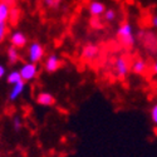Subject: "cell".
I'll return each instance as SVG.
<instances>
[{
  "mask_svg": "<svg viewBox=\"0 0 157 157\" xmlns=\"http://www.w3.org/2000/svg\"><path fill=\"white\" fill-rule=\"evenodd\" d=\"M10 43L13 47H15V48H24V47H27L28 44V38L27 35H25L21 30H14L11 34H10Z\"/></svg>",
  "mask_w": 157,
  "mask_h": 157,
  "instance_id": "5b68a950",
  "label": "cell"
},
{
  "mask_svg": "<svg viewBox=\"0 0 157 157\" xmlns=\"http://www.w3.org/2000/svg\"><path fill=\"white\" fill-rule=\"evenodd\" d=\"M6 54H8V62L10 64H17L20 60V53H19L18 48H15V47L10 45L6 50Z\"/></svg>",
  "mask_w": 157,
  "mask_h": 157,
  "instance_id": "7c38bea8",
  "label": "cell"
},
{
  "mask_svg": "<svg viewBox=\"0 0 157 157\" xmlns=\"http://www.w3.org/2000/svg\"><path fill=\"white\" fill-rule=\"evenodd\" d=\"M153 72H155V74L157 75V62L153 64Z\"/></svg>",
  "mask_w": 157,
  "mask_h": 157,
  "instance_id": "cb8c5ba5",
  "label": "cell"
},
{
  "mask_svg": "<svg viewBox=\"0 0 157 157\" xmlns=\"http://www.w3.org/2000/svg\"><path fill=\"white\" fill-rule=\"evenodd\" d=\"M117 39L121 43V45L126 47V48H131L133 47L136 38L133 34V28L128 21H124L123 24L120 25V28L117 29Z\"/></svg>",
  "mask_w": 157,
  "mask_h": 157,
  "instance_id": "6da1fadb",
  "label": "cell"
},
{
  "mask_svg": "<svg viewBox=\"0 0 157 157\" xmlns=\"http://www.w3.org/2000/svg\"><path fill=\"white\" fill-rule=\"evenodd\" d=\"M106 10H107L106 5L102 2H98V0H92V2L88 4V13L92 18H101V15L103 17Z\"/></svg>",
  "mask_w": 157,
  "mask_h": 157,
  "instance_id": "8992f818",
  "label": "cell"
},
{
  "mask_svg": "<svg viewBox=\"0 0 157 157\" xmlns=\"http://www.w3.org/2000/svg\"><path fill=\"white\" fill-rule=\"evenodd\" d=\"M19 15H20V11L18 8H11V11H10V20L13 21H17L19 19Z\"/></svg>",
  "mask_w": 157,
  "mask_h": 157,
  "instance_id": "ffe728a7",
  "label": "cell"
},
{
  "mask_svg": "<svg viewBox=\"0 0 157 157\" xmlns=\"http://www.w3.org/2000/svg\"><path fill=\"white\" fill-rule=\"evenodd\" d=\"M151 118L155 124H157V103L151 108Z\"/></svg>",
  "mask_w": 157,
  "mask_h": 157,
  "instance_id": "44dd1931",
  "label": "cell"
},
{
  "mask_svg": "<svg viewBox=\"0 0 157 157\" xmlns=\"http://www.w3.org/2000/svg\"><path fill=\"white\" fill-rule=\"evenodd\" d=\"M6 35H8V25H6V23H0V43H3L5 40Z\"/></svg>",
  "mask_w": 157,
  "mask_h": 157,
  "instance_id": "ac0fdd59",
  "label": "cell"
},
{
  "mask_svg": "<svg viewBox=\"0 0 157 157\" xmlns=\"http://www.w3.org/2000/svg\"><path fill=\"white\" fill-rule=\"evenodd\" d=\"M62 67V59L57 54H49L44 60V69L48 73H56Z\"/></svg>",
  "mask_w": 157,
  "mask_h": 157,
  "instance_id": "277c9868",
  "label": "cell"
},
{
  "mask_svg": "<svg viewBox=\"0 0 157 157\" xmlns=\"http://www.w3.org/2000/svg\"><path fill=\"white\" fill-rule=\"evenodd\" d=\"M90 27L94 29H101V28H103V24L99 18H92L90 19Z\"/></svg>",
  "mask_w": 157,
  "mask_h": 157,
  "instance_id": "d6986e66",
  "label": "cell"
},
{
  "mask_svg": "<svg viewBox=\"0 0 157 157\" xmlns=\"http://www.w3.org/2000/svg\"><path fill=\"white\" fill-rule=\"evenodd\" d=\"M10 0H2L0 2V23H6L10 18V11L11 6Z\"/></svg>",
  "mask_w": 157,
  "mask_h": 157,
  "instance_id": "30bf717a",
  "label": "cell"
},
{
  "mask_svg": "<svg viewBox=\"0 0 157 157\" xmlns=\"http://www.w3.org/2000/svg\"><path fill=\"white\" fill-rule=\"evenodd\" d=\"M6 68H5V65L0 63V79H3L4 77H6Z\"/></svg>",
  "mask_w": 157,
  "mask_h": 157,
  "instance_id": "7402d4cb",
  "label": "cell"
},
{
  "mask_svg": "<svg viewBox=\"0 0 157 157\" xmlns=\"http://www.w3.org/2000/svg\"><path fill=\"white\" fill-rule=\"evenodd\" d=\"M42 3L45 8L48 9H53V10H57L60 8V3L62 0H42Z\"/></svg>",
  "mask_w": 157,
  "mask_h": 157,
  "instance_id": "9a60e30c",
  "label": "cell"
},
{
  "mask_svg": "<svg viewBox=\"0 0 157 157\" xmlns=\"http://www.w3.org/2000/svg\"><path fill=\"white\" fill-rule=\"evenodd\" d=\"M54 102H56V99L50 92L42 90V92H39L36 96V103L42 107H52L54 104Z\"/></svg>",
  "mask_w": 157,
  "mask_h": 157,
  "instance_id": "ba28073f",
  "label": "cell"
},
{
  "mask_svg": "<svg viewBox=\"0 0 157 157\" xmlns=\"http://www.w3.org/2000/svg\"><path fill=\"white\" fill-rule=\"evenodd\" d=\"M6 83L8 84H11V86H14L19 82H23V78H21V74L19 71L14 69V71H10L8 74H6Z\"/></svg>",
  "mask_w": 157,
  "mask_h": 157,
  "instance_id": "4fadbf2b",
  "label": "cell"
},
{
  "mask_svg": "<svg viewBox=\"0 0 157 157\" xmlns=\"http://www.w3.org/2000/svg\"><path fill=\"white\" fill-rule=\"evenodd\" d=\"M98 47L96 44H87L82 49V58L86 60H92L98 56Z\"/></svg>",
  "mask_w": 157,
  "mask_h": 157,
  "instance_id": "8fae6325",
  "label": "cell"
},
{
  "mask_svg": "<svg viewBox=\"0 0 157 157\" xmlns=\"http://www.w3.org/2000/svg\"><path fill=\"white\" fill-rule=\"evenodd\" d=\"M25 88H27V83H25L24 81H23V82H19V83H17V84H14V86H11L9 93H8V99H9V102H15V101L24 93Z\"/></svg>",
  "mask_w": 157,
  "mask_h": 157,
  "instance_id": "52a82bcc",
  "label": "cell"
},
{
  "mask_svg": "<svg viewBox=\"0 0 157 157\" xmlns=\"http://www.w3.org/2000/svg\"><path fill=\"white\" fill-rule=\"evenodd\" d=\"M44 57V48L39 42H32L28 47V60L36 64Z\"/></svg>",
  "mask_w": 157,
  "mask_h": 157,
  "instance_id": "3957f363",
  "label": "cell"
},
{
  "mask_svg": "<svg viewBox=\"0 0 157 157\" xmlns=\"http://www.w3.org/2000/svg\"><path fill=\"white\" fill-rule=\"evenodd\" d=\"M151 23H152V25H153L155 28H157V15H153V17H152Z\"/></svg>",
  "mask_w": 157,
  "mask_h": 157,
  "instance_id": "603a6c76",
  "label": "cell"
},
{
  "mask_svg": "<svg viewBox=\"0 0 157 157\" xmlns=\"http://www.w3.org/2000/svg\"><path fill=\"white\" fill-rule=\"evenodd\" d=\"M11 126H13V129H14L15 132H19V131L23 128V121L19 116H14L11 118Z\"/></svg>",
  "mask_w": 157,
  "mask_h": 157,
  "instance_id": "2e32d148",
  "label": "cell"
},
{
  "mask_svg": "<svg viewBox=\"0 0 157 157\" xmlns=\"http://www.w3.org/2000/svg\"><path fill=\"white\" fill-rule=\"evenodd\" d=\"M19 72H20V74H21L23 81H24L25 83H28V82H33L35 78L38 77V74H39V68H38L36 64L30 63V62H27V63L21 64Z\"/></svg>",
  "mask_w": 157,
  "mask_h": 157,
  "instance_id": "7a4b0ae2",
  "label": "cell"
},
{
  "mask_svg": "<svg viewBox=\"0 0 157 157\" xmlns=\"http://www.w3.org/2000/svg\"><path fill=\"white\" fill-rule=\"evenodd\" d=\"M117 14H116V10L113 9H107L106 11H104V14H103V18L106 21H113L116 19Z\"/></svg>",
  "mask_w": 157,
  "mask_h": 157,
  "instance_id": "e0dca14e",
  "label": "cell"
},
{
  "mask_svg": "<svg viewBox=\"0 0 157 157\" xmlns=\"http://www.w3.org/2000/svg\"><path fill=\"white\" fill-rule=\"evenodd\" d=\"M146 71V63L142 59H137L132 63V72L136 74H142Z\"/></svg>",
  "mask_w": 157,
  "mask_h": 157,
  "instance_id": "5bb4252c",
  "label": "cell"
},
{
  "mask_svg": "<svg viewBox=\"0 0 157 157\" xmlns=\"http://www.w3.org/2000/svg\"><path fill=\"white\" fill-rule=\"evenodd\" d=\"M114 68H116L117 75H118L120 78H124L128 74L129 65H128L127 60L123 57H118L116 59V62H114Z\"/></svg>",
  "mask_w": 157,
  "mask_h": 157,
  "instance_id": "9c48e42d",
  "label": "cell"
}]
</instances>
